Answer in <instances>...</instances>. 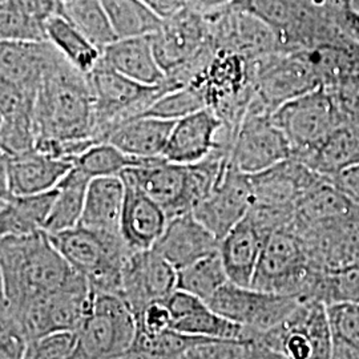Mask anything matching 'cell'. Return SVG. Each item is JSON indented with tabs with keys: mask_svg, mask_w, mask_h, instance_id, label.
Masks as SVG:
<instances>
[{
	"mask_svg": "<svg viewBox=\"0 0 359 359\" xmlns=\"http://www.w3.org/2000/svg\"><path fill=\"white\" fill-rule=\"evenodd\" d=\"M252 205L250 177L233 167L229 160L217 184L193 210V215L221 243L248 216Z\"/></svg>",
	"mask_w": 359,
	"mask_h": 359,
	"instance_id": "13",
	"label": "cell"
},
{
	"mask_svg": "<svg viewBox=\"0 0 359 359\" xmlns=\"http://www.w3.org/2000/svg\"><path fill=\"white\" fill-rule=\"evenodd\" d=\"M117 39L151 36L163 25L142 0H100Z\"/></svg>",
	"mask_w": 359,
	"mask_h": 359,
	"instance_id": "30",
	"label": "cell"
},
{
	"mask_svg": "<svg viewBox=\"0 0 359 359\" xmlns=\"http://www.w3.org/2000/svg\"><path fill=\"white\" fill-rule=\"evenodd\" d=\"M341 1H344V3H345V4H347L348 7H350V6H351V3H353V0H341Z\"/></svg>",
	"mask_w": 359,
	"mask_h": 359,
	"instance_id": "45",
	"label": "cell"
},
{
	"mask_svg": "<svg viewBox=\"0 0 359 359\" xmlns=\"http://www.w3.org/2000/svg\"><path fill=\"white\" fill-rule=\"evenodd\" d=\"M96 116V140L104 142L118 124L142 116L163 95L165 87H148L116 72L100 62L90 75Z\"/></svg>",
	"mask_w": 359,
	"mask_h": 359,
	"instance_id": "7",
	"label": "cell"
},
{
	"mask_svg": "<svg viewBox=\"0 0 359 359\" xmlns=\"http://www.w3.org/2000/svg\"><path fill=\"white\" fill-rule=\"evenodd\" d=\"M228 163L229 156L219 152L193 165L175 164L158 157L129 168L120 177L151 197L170 219L192 213L212 192Z\"/></svg>",
	"mask_w": 359,
	"mask_h": 359,
	"instance_id": "3",
	"label": "cell"
},
{
	"mask_svg": "<svg viewBox=\"0 0 359 359\" xmlns=\"http://www.w3.org/2000/svg\"><path fill=\"white\" fill-rule=\"evenodd\" d=\"M205 108L208 107L203 92L191 84L160 96L142 116L177 121Z\"/></svg>",
	"mask_w": 359,
	"mask_h": 359,
	"instance_id": "35",
	"label": "cell"
},
{
	"mask_svg": "<svg viewBox=\"0 0 359 359\" xmlns=\"http://www.w3.org/2000/svg\"><path fill=\"white\" fill-rule=\"evenodd\" d=\"M176 121L151 116L129 118L112 129L104 142L115 145L130 157L149 160L163 157Z\"/></svg>",
	"mask_w": 359,
	"mask_h": 359,
	"instance_id": "25",
	"label": "cell"
},
{
	"mask_svg": "<svg viewBox=\"0 0 359 359\" xmlns=\"http://www.w3.org/2000/svg\"><path fill=\"white\" fill-rule=\"evenodd\" d=\"M353 28L355 29V32H357V35H358L359 38V15L358 13H353Z\"/></svg>",
	"mask_w": 359,
	"mask_h": 359,
	"instance_id": "43",
	"label": "cell"
},
{
	"mask_svg": "<svg viewBox=\"0 0 359 359\" xmlns=\"http://www.w3.org/2000/svg\"><path fill=\"white\" fill-rule=\"evenodd\" d=\"M76 274L46 231L0 240L1 306L19 308L53 294Z\"/></svg>",
	"mask_w": 359,
	"mask_h": 359,
	"instance_id": "2",
	"label": "cell"
},
{
	"mask_svg": "<svg viewBox=\"0 0 359 359\" xmlns=\"http://www.w3.org/2000/svg\"><path fill=\"white\" fill-rule=\"evenodd\" d=\"M124 184L126 200L120 234L132 252L151 250L165 231L169 218L151 197L136 187Z\"/></svg>",
	"mask_w": 359,
	"mask_h": 359,
	"instance_id": "23",
	"label": "cell"
},
{
	"mask_svg": "<svg viewBox=\"0 0 359 359\" xmlns=\"http://www.w3.org/2000/svg\"><path fill=\"white\" fill-rule=\"evenodd\" d=\"M144 161L147 160L130 157L109 142H97L80 154L74 164L92 181L99 177H120L123 172L139 167Z\"/></svg>",
	"mask_w": 359,
	"mask_h": 359,
	"instance_id": "33",
	"label": "cell"
},
{
	"mask_svg": "<svg viewBox=\"0 0 359 359\" xmlns=\"http://www.w3.org/2000/svg\"><path fill=\"white\" fill-rule=\"evenodd\" d=\"M136 317V337H154L172 330V316L164 301H157L147 305Z\"/></svg>",
	"mask_w": 359,
	"mask_h": 359,
	"instance_id": "39",
	"label": "cell"
},
{
	"mask_svg": "<svg viewBox=\"0 0 359 359\" xmlns=\"http://www.w3.org/2000/svg\"><path fill=\"white\" fill-rule=\"evenodd\" d=\"M48 236L69 266L84 277L95 292L120 295L123 270L129 256L135 253L121 236L83 226Z\"/></svg>",
	"mask_w": 359,
	"mask_h": 359,
	"instance_id": "5",
	"label": "cell"
},
{
	"mask_svg": "<svg viewBox=\"0 0 359 359\" xmlns=\"http://www.w3.org/2000/svg\"><path fill=\"white\" fill-rule=\"evenodd\" d=\"M271 117L286 136L295 158L314 152L342 127L338 107L322 88L283 104Z\"/></svg>",
	"mask_w": 359,
	"mask_h": 359,
	"instance_id": "9",
	"label": "cell"
},
{
	"mask_svg": "<svg viewBox=\"0 0 359 359\" xmlns=\"http://www.w3.org/2000/svg\"><path fill=\"white\" fill-rule=\"evenodd\" d=\"M229 283L219 250L192 265L177 270V290L194 295L206 304Z\"/></svg>",
	"mask_w": 359,
	"mask_h": 359,
	"instance_id": "31",
	"label": "cell"
},
{
	"mask_svg": "<svg viewBox=\"0 0 359 359\" xmlns=\"http://www.w3.org/2000/svg\"><path fill=\"white\" fill-rule=\"evenodd\" d=\"M90 180L79 169H74L56 187L57 196L52 206L44 231L55 234L79 226L84 210Z\"/></svg>",
	"mask_w": 359,
	"mask_h": 359,
	"instance_id": "29",
	"label": "cell"
},
{
	"mask_svg": "<svg viewBox=\"0 0 359 359\" xmlns=\"http://www.w3.org/2000/svg\"><path fill=\"white\" fill-rule=\"evenodd\" d=\"M292 157V147L271 112L253 97L234 136L231 165L245 175H257Z\"/></svg>",
	"mask_w": 359,
	"mask_h": 359,
	"instance_id": "10",
	"label": "cell"
},
{
	"mask_svg": "<svg viewBox=\"0 0 359 359\" xmlns=\"http://www.w3.org/2000/svg\"><path fill=\"white\" fill-rule=\"evenodd\" d=\"M177 290V270L154 249L135 252L123 270L120 297L137 314L147 305L165 301Z\"/></svg>",
	"mask_w": 359,
	"mask_h": 359,
	"instance_id": "15",
	"label": "cell"
},
{
	"mask_svg": "<svg viewBox=\"0 0 359 359\" xmlns=\"http://www.w3.org/2000/svg\"><path fill=\"white\" fill-rule=\"evenodd\" d=\"M57 191L0 197V236H27L44 231Z\"/></svg>",
	"mask_w": 359,
	"mask_h": 359,
	"instance_id": "27",
	"label": "cell"
},
{
	"mask_svg": "<svg viewBox=\"0 0 359 359\" xmlns=\"http://www.w3.org/2000/svg\"><path fill=\"white\" fill-rule=\"evenodd\" d=\"M35 95L0 81L1 154H23L36 145Z\"/></svg>",
	"mask_w": 359,
	"mask_h": 359,
	"instance_id": "21",
	"label": "cell"
},
{
	"mask_svg": "<svg viewBox=\"0 0 359 359\" xmlns=\"http://www.w3.org/2000/svg\"><path fill=\"white\" fill-rule=\"evenodd\" d=\"M271 233L261 226L250 213L219 243V256L229 283L250 287L262 249Z\"/></svg>",
	"mask_w": 359,
	"mask_h": 359,
	"instance_id": "22",
	"label": "cell"
},
{
	"mask_svg": "<svg viewBox=\"0 0 359 359\" xmlns=\"http://www.w3.org/2000/svg\"><path fill=\"white\" fill-rule=\"evenodd\" d=\"M323 271L308 244L287 226L268 237L250 287L310 299Z\"/></svg>",
	"mask_w": 359,
	"mask_h": 359,
	"instance_id": "4",
	"label": "cell"
},
{
	"mask_svg": "<svg viewBox=\"0 0 359 359\" xmlns=\"http://www.w3.org/2000/svg\"><path fill=\"white\" fill-rule=\"evenodd\" d=\"M252 339L287 359H332L334 335L327 305L302 299L285 321Z\"/></svg>",
	"mask_w": 359,
	"mask_h": 359,
	"instance_id": "8",
	"label": "cell"
},
{
	"mask_svg": "<svg viewBox=\"0 0 359 359\" xmlns=\"http://www.w3.org/2000/svg\"><path fill=\"white\" fill-rule=\"evenodd\" d=\"M35 128L38 151L72 163L97 144L88 76L69 65L60 52L39 88Z\"/></svg>",
	"mask_w": 359,
	"mask_h": 359,
	"instance_id": "1",
	"label": "cell"
},
{
	"mask_svg": "<svg viewBox=\"0 0 359 359\" xmlns=\"http://www.w3.org/2000/svg\"><path fill=\"white\" fill-rule=\"evenodd\" d=\"M246 342L206 338L191 347L180 359H245Z\"/></svg>",
	"mask_w": 359,
	"mask_h": 359,
	"instance_id": "38",
	"label": "cell"
},
{
	"mask_svg": "<svg viewBox=\"0 0 359 359\" xmlns=\"http://www.w3.org/2000/svg\"><path fill=\"white\" fill-rule=\"evenodd\" d=\"M102 62L116 72L148 87L165 81V72L154 55L151 36L117 39L103 50Z\"/></svg>",
	"mask_w": 359,
	"mask_h": 359,
	"instance_id": "24",
	"label": "cell"
},
{
	"mask_svg": "<svg viewBox=\"0 0 359 359\" xmlns=\"http://www.w3.org/2000/svg\"><path fill=\"white\" fill-rule=\"evenodd\" d=\"M151 39L157 62L165 75L187 65L212 46L205 15L192 7L163 22Z\"/></svg>",
	"mask_w": 359,
	"mask_h": 359,
	"instance_id": "16",
	"label": "cell"
},
{
	"mask_svg": "<svg viewBox=\"0 0 359 359\" xmlns=\"http://www.w3.org/2000/svg\"><path fill=\"white\" fill-rule=\"evenodd\" d=\"M46 34L47 41L81 74L88 76L100 65L103 51L65 16L60 15L50 19L46 25Z\"/></svg>",
	"mask_w": 359,
	"mask_h": 359,
	"instance_id": "28",
	"label": "cell"
},
{
	"mask_svg": "<svg viewBox=\"0 0 359 359\" xmlns=\"http://www.w3.org/2000/svg\"><path fill=\"white\" fill-rule=\"evenodd\" d=\"M222 120L205 108L175 123L163 158L167 161L193 165L204 161L217 149Z\"/></svg>",
	"mask_w": 359,
	"mask_h": 359,
	"instance_id": "18",
	"label": "cell"
},
{
	"mask_svg": "<svg viewBox=\"0 0 359 359\" xmlns=\"http://www.w3.org/2000/svg\"><path fill=\"white\" fill-rule=\"evenodd\" d=\"M63 16L102 51L117 40L100 0H67Z\"/></svg>",
	"mask_w": 359,
	"mask_h": 359,
	"instance_id": "32",
	"label": "cell"
},
{
	"mask_svg": "<svg viewBox=\"0 0 359 359\" xmlns=\"http://www.w3.org/2000/svg\"><path fill=\"white\" fill-rule=\"evenodd\" d=\"M234 0H189V7L201 13H213L231 4Z\"/></svg>",
	"mask_w": 359,
	"mask_h": 359,
	"instance_id": "42",
	"label": "cell"
},
{
	"mask_svg": "<svg viewBox=\"0 0 359 359\" xmlns=\"http://www.w3.org/2000/svg\"><path fill=\"white\" fill-rule=\"evenodd\" d=\"M154 250L175 269L181 270L218 252L219 240L192 212L170 218Z\"/></svg>",
	"mask_w": 359,
	"mask_h": 359,
	"instance_id": "20",
	"label": "cell"
},
{
	"mask_svg": "<svg viewBox=\"0 0 359 359\" xmlns=\"http://www.w3.org/2000/svg\"><path fill=\"white\" fill-rule=\"evenodd\" d=\"M57 56L50 41H0V81L38 96Z\"/></svg>",
	"mask_w": 359,
	"mask_h": 359,
	"instance_id": "19",
	"label": "cell"
},
{
	"mask_svg": "<svg viewBox=\"0 0 359 359\" xmlns=\"http://www.w3.org/2000/svg\"><path fill=\"white\" fill-rule=\"evenodd\" d=\"M301 301L298 297L273 294L228 283L208 305L226 320L244 326L250 341L285 321Z\"/></svg>",
	"mask_w": 359,
	"mask_h": 359,
	"instance_id": "11",
	"label": "cell"
},
{
	"mask_svg": "<svg viewBox=\"0 0 359 359\" xmlns=\"http://www.w3.org/2000/svg\"><path fill=\"white\" fill-rule=\"evenodd\" d=\"M163 22L169 20L189 7V0H142Z\"/></svg>",
	"mask_w": 359,
	"mask_h": 359,
	"instance_id": "40",
	"label": "cell"
},
{
	"mask_svg": "<svg viewBox=\"0 0 359 359\" xmlns=\"http://www.w3.org/2000/svg\"><path fill=\"white\" fill-rule=\"evenodd\" d=\"M76 334L72 359L123 358L136 339V317L123 297L95 292L90 313Z\"/></svg>",
	"mask_w": 359,
	"mask_h": 359,
	"instance_id": "6",
	"label": "cell"
},
{
	"mask_svg": "<svg viewBox=\"0 0 359 359\" xmlns=\"http://www.w3.org/2000/svg\"><path fill=\"white\" fill-rule=\"evenodd\" d=\"M245 359H287L283 354L258 342L256 339L246 342Z\"/></svg>",
	"mask_w": 359,
	"mask_h": 359,
	"instance_id": "41",
	"label": "cell"
},
{
	"mask_svg": "<svg viewBox=\"0 0 359 359\" xmlns=\"http://www.w3.org/2000/svg\"><path fill=\"white\" fill-rule=\"evenodd\" d=\"M164 302L172 316V329L179 333L210 339L249 341V332L244 326L219 316L194 295L176 290Z\"/></svg>",
	"mask_w": 359,
	"mask_h": 359,
	"instance_id": "17",
	"label": "cell"
},
{
	"mask_svg": "<svg viewBox=\"0 0 359 359\" xmlns=\"http://www.w3.org/2000/svg\"><path fill=\"white\" fill-rule=\"evenodd\" d=\"M68 160L52 157L36 148L23 154H1V196L51 192L74 169Z\"/></svg>",
	"mask_w": 359,
	"mask_h": 359,
	"instance_id": "14",
	"label": "cell"
},
{
	"mask_svg": "<svg viewBox=\"0 0 359 359\" xmlns=\"http://www.w3.org/2000/svg\"><path fill=\"white\" fill-rule=\"evenodd\" d=\"M334 339L359 351V302H344L327 306Z\"/></svg>",
	"mask_w": 359,
	"mask_h": 359,
	"instance_id": "37",
	"label": "cell"
},
{
	"mask_svg": "<svg viewBox=\"0 0 359 359\" xmlns=\"http://www.w3.org/2000/svg\"><path fill=\"white\" fill-rule=\"evenodd\" d=\"M126 200V184L121 177H99L88 185L84 210L79 226L105 234H120Z\"/></svg>",
	"mask_w": 359,
	"mask_h": 359,
	"instance_id": "26",
	"label": "cell"
},
{
	"mask_svg": "<svg viewBox=\"0 0 359 359\" xmlns=\"http://www.w3.org/2000/svg\"><path fill=\"white\" fill-rule=\"evenodd\" d=\"M350 8L353 10V13H358L359 15V0H353V3H351V6H350Z\"/></svg>",
	"mask_w": 359,
	"mask_h": 359,
	"instance_id": "44",
	"label": "cell"
},
{
	"mask_svg": "<svg viewBox=\"0 0 359 359\" xmlns=\"http://www.w3.org/2000/svg\"><path fill=\"white\" fill-rule=\"evenodd\" d=\"M252 75L257 100L271 114L289 100L317 90L308 56L270 53L257 62Z\"/></svg>",
	"mask_w": 359,
	"mask_h": 359,
	"instance_id": "12",
	"label": "cell"
},
{
	"mask_svg": "<svg viewBox=\"0 0 359 359\" xmlns=\"http://www.w3.org/2000/svg\"><path fill=\"white\" fill-rule=\"evenodd\" d=\"M0 41H47L46 25L25 11L16 0H1Z\"/></svg>",
	"mask_w": 359,
	"mask_h": 359,
	"instance_id": "34",
	"label": "cell"
},
{
	"mask_svg": "<svg viewBox=\"0 0 359 359\" xmlns=\"http://www.w3.org/2000/svg\"><path fill=\"white\" fill-rule=\"evenodd\" d=\"M76 347V333L48 334L28 342L23 359H72Z\"/></svg>",
	"mask_w": 359,
	"mask_h": 359,
	"instance_id": "36",
	"label": "cell"
}]
</instances>
